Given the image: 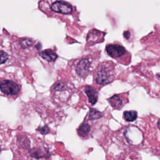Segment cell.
I'll return each instance as SVG.
<instances>
[{
	"label": "cell",
	"mask_w": 160,
	"mask_h": 160,
	"mask_svg": "<svg viewBox=\"0 0 160 160\" xmlns=\"http://www.w3.org/2000/svg\"><path fill=\"white\" fill-rule=\"evenodd\" d=\"M114 64L111 62H103L98 65L94 73L96 82L101 85L106 84L114 78Z\"/></svg>",
	"instance_id": "6da1fadb"
},
{
	"label": "cell",
	"mask_w": 160,
	"mask_h": 160,
	"mask_svg": "<svg viewBox=\"0 0 160 160\" xmlns=\"http://www.w3.org/2000/svg\"><path fill=\"white\" fill-rule=\"evenodd\" d=\"M106 51L109 56L116 59L118 61L125 59V58L130 60V55L121 44L115 43L108 44L106 47Z\"/></svg>",
	"instance_id": "7a4b0ae2"
},
{
	"label": "cell",
	"mask_w": 160,
	"mask_h": 160,
	"mask_svg": "<svg viewBox=\"0 0 160 160\" xmlns=\"http://www.w3.org/2000/svg\"><path fill=\"white\" fill-rule=\"evenodd\" d=\"M0 86L2 92L7 96L18 95L20 92V87L19 84L12 80H1Z\"/></svg>",
	"instance_id": "3957f363"
},
{
	"label": "cell",
	"mask_w": 160,
	"mask_h": 160,
	"mask_svg": "<svg viewBox=\"0 0 160 160\" xmlns=\"http://www.w3.org/2000/svg\"><path fill=\"white\" fill-rule=\"evenodd\" d=\"M51 8L53 11L56 12L65 14H70L72 11V8L71 5L62 1H56L52 3L51 6Z\"/></svg>",
	"instance_id": "277c9868"
},
{
	"label": "cell",
	"mask_w": 160,
	"mask_h": 160,
	"mask_svg": "<svg viewBox=\"0 0 160 160\" xmlns=\"http://www.w3.org/2000/svg\"><path fill=\"white\" fill-rule=\"evenodd\" d=\"M89 67L90 62L88 59H81L76 66V72L80 77L85 78L89 72Z\"/></svg>",
	"instance_id": "5b68a950"
},
{
	"label": "cell",
	"mask_w": 160,
	"mask_h": 160,
	"mask_svg": "<svg viewBox=\"0 0 160 160\" xmlns=\"http://www.w3.org/2000/svg\"><path fill=\"white\" fill-rule=\"evenodd\" d=\"M108 101L113 108L119 109L128 102V99H125V96L123 94H116L110 98Z\"/></svg>",
	"instance_id": "8992f818"
},
{
	"label": "cell",
	"mask_w": 160,
	"mask_h": 160,
	"mask_svg": "<svg viewBox=\"0 0 160 160\" xmlns=\"http://www.w3.org/2000/svg\"><path fill=\"white\" fill-rule=\"evenodd\" d=\"M84 91L88 97L89 102L91 104H94L97 102V100L98 98V94L97 91L92 87L87 86L85 88Z\"/></svg>",
	"instance_id": "52a82bcc"
},
{
	"label": "cell",
	"mask_w": 160,
	"mask_h": 160,
	"mask_svg": "<svg viewBox=\"0 0 160 160\" xmlns=\"http://www.w3.org/2000/svg\"><path fill=\"white\" fill-rule=\"evenodd\" d=\"M39 56L49 62L54 61L58 58V54L51 49H46L39 52Z\"/></svg>",
	"instance_id": "ba28073f"
},
{
	"label": "cell",
	"mask_w": 160,
	"mask_h": 160,
	"mask_svg": "<svg viewBox=\"0 0 160 160\" xmlns=\"http://www.w3.org/2000/svg\"><path fill=\"white\" fill-rule=\"evenodd\" d=\"M91 127L88 123H82L78 129V134L81 137L88 136L90 132Z\"/></svg>",
	"instance_id": "9c48e42d"
},
{
	"label": "cell",
	"mask_w": 160,
	"mask_h": 160,
	"mask_svg": "<svg viewBox=\"0 0 160 160\" xmlns=\"http://www.w3.org/2000/svg\"><path fill=\"white\" fill-rule=\"evenodd\" d=\"M124 118L126 121H134L138 116V113L136 111H129L124 112Z\"/></svg>",
	"instance_id": "30bf717a"
},
{
	"label": "cell",
	"mask_w": 160,
	"mask_h": 160,
	"mask_svg": "<svg viewBox=\"0 0 160 160\" xmlns=\"http://www.w3.org/2000/svg\"><path fill=\"white\" fill-rule=\"evenodd\" d=\"M33 44V41L29 38H24L20 40V47L22 49H26L31 46Z\"/></svg>",
	"instance_id": "8fae6325"
},
{
	"label": "cell",
	"mask_w": 160,
	"mask_h": 160,
	"mask_svg": "<svg viewBox=\"0 0 160 160\" xmlns=\"http://www.w3.org/2000/svg\"><path fill=\"white\" fill-rule=\"evenodd\" d=\"M102 116V113L99 111H97L95 109H91L89 112V119L91 120L93 119H97L100 118Z\"/></svg>",
	"instance_id": "7c38bea8"
},
{
	"label": "cell",
	"mask_w": 160,
	"mask_h": 160,
	"mask_svg": "<svg viewBox=\"0 0 160 160\" xmlns=\"http://www.w3.org/2000/svg\"><path fill=\"white\" fill-rule=\"evenodd\" d=\"M8 59V54L3 51H1V64H3Z\"/></svg>",
	"instance_id": "4fadbf2b"
},
{
	"label": "cell",
	"mask_w": 160,
	"mask_h": 160,
	"mask_svg": "<svg viewBox=\"0 0 160 160\" xmlns=\"http://www.w3.org/2000/svg\"><path fill=\"white\" fill-rule=\"evenodd\" d=\"M49 129L47 126H44L42 128H39L38 129V131H39L41 134H47L48 132H49Z\"/></svg>",
	"instance_id": "5bb4252c"
},
{
	"label": "cell",
	"mask_w": 160,
	"mask_h": 160,
	"mask_svg": "<svg viewBox=\"0 0 160 160\" xmlns=\"http://www.w3.org/2000/svg\"><path fill=\"white\" fill-rule=\"evenodd\" d=\"M124 38H126V39H129V31H126L124 32Z\"/></svg>",
	"instance_id": "9a60e30c"
},
{
	"label": "cell",
	"mask_w": 160,
	"mask_h": 160,
	"mask_svg": "<svg viewBox=\"0 0 160 160\" xmlns=\"http://www.w3.org/2000/svg\"><path fill=\"white\" fill-rule=\"evenodd\" d=\"M158 128H159V129H160V119H159V121H158Z\"/></svg>",
	"instance_id": "2e32d148"
}]
</instances>
